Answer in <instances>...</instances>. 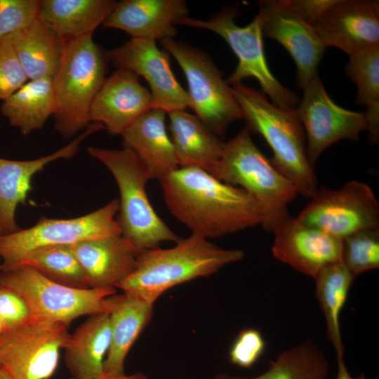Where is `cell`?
Returning a JSON list of instances; mask_svg holds the SVG:
<instances>
[{
  "label": "cell",
  "mask_w": 379,
  "mask_h": 379,
  "mask_svg": "<svg viewBox=\"0 0 379 379\" xmlns=\"http://www.w3.org/2000/svg\"><path fill=\"white\" fill-rule=\"evenodd\" d=\"M96 379H148V378L142 373H137L131 375H126L125 373L116 375H102Z\"/></svg>",
  "instance_id": "cell-40"
},
{
  "label": "cell",
  "mask_w": 379,
  "mask_h": 379,
  "mask_svg": "<svg viewBox=\"0 0 379 379\" xmlns=\"http://www.w3.org/2000/svg\"><path fill=\"white\" fill-rule=\"evenodd\" d=\"M337 374L335 379H366L364 374H360L356 377L351 375L347 369L344 357H337Z\"/></svg>",
  "instance_id": "cell-39"
},
{
  "label": "cell",
  "mask_w": 379,
  "mask_h": 379,
  "mask_svg": "<svg viewBox=\"0 0 379 379\" xmlns=\"http://www.w3.org/2000/svg\"><path fill=\"white\" fill-rule=\"evenodd\" d=\"M166 114L163 109L152 108L121 135L124 147L136 155L150 180L160 182L179 168L173 142L167 133Z\"/></svg>",
  "instance_id": "cell-22"
},
{
  "label": "cell",
  "mask_w": 379,
  "mask_h": 379,
  "mask_svg": "<svg viewBox=\"0 0 379 379\" xmlns=\"http://www.w3.org/2000/svg\"><path fill=\"white\" fill-rule=\"evenodd\" d=\"M152 108L151 93L139 82L138 76L127 69L117 68L106 77L95 95L89 119L101 124L109 134L121 135Z\"/></svg>",
  "instance_id": "cell-18"
},
{
  "label": "cell",
  "mask_w": 379,
  "mask_h": 379,
  "mask_svg": "<svg viewBox=\"0 0 379 379\" xmlns=\"http://www.w3.org/2000/svg\"><path fill=\"white\" fill-rule=\"evenodd\" d=\"M1 259H0V271H1Z\"/></svg>",
  "instance_id": "cell-44"
},
{
  "label": "cell",
  "mask_w": 379,
  "mask_h": 379,
  "mask_svg": "<svg viewBox=\"0 0 379 379\" xmlns=\"http://www.w3.org/2000/svg\"><path fill=\"white\" fill-rule=\"evenodd\" d=\"M0 285L20 295L32 317L68 325L81 316L108 312L109 297L116 293V288L64 286L25 265L1 270Z\"/></svg>",
  "instance_id": "cell-8"
},
{
  "label": "cell",
  "mask_w": 379,
  "mask_h": 379,
  "mask_svg": "<svg viewBox=\"0 0 379 379\" xmlns=\"http://www.w3.org/2000/svg\"><path fill=\"white\" fill-rule=\"evenodd\" d=\"M119 200L85 215L69 219L42 217L32 227L0 235L1 270L18 265L30 251L43 246L75 243L121 234L115 215Z\"/></svg>",
  "instance_id": "cell-10"
},
{
  "label": "cell",
  "mask_w": 379,
  "mask_h": 379,
  "mask_svg": "<svg viewBox=\"0 0 379 379\" xmlns=\"http://www.w3.org/2000/svg\"><path fill=\"white\" fill-rule=\"evenodd\" d=\"M102 129L104 127L101 124L90 123L82 134L70 143L52 154L36 159L18 161L0 158V228L3 234L20 229L15 221L16 208L18 204H25L27 194L32 188V177L48 164L74 156L84 139Z\"/></svg>",
  "instance_id": "cell-19"
},
{
  "label": "cell",
  "mask_w": 379,
  "mask_h": 379,
  "mask_svg": "<svg viewBox=\"0 0 379 379\" xmlns=\"http://www.w3.org/2000/svg\"><path fill=\"white\" fill-rule=\"evenodd\" d=\"M187 16L183 0H123L117 3L102 25L123 30L131 38L160 41L173 38L176 22Z\"/></svg>",
  "instance_id": "cell-21"
},
{
  "label": "cell",
  "mask_w": 379,
  "mask_h": 379,
  "mask_svg": "<svg viewBox=\"0 0 379 379\" xmlns=\"http://www.w3.org/2000/svg\"><path fill=\"white\" fill-rule=\"evenodd\" d=\"M232 92L246 121V128L261 135L273 152L272 165L295 187L298 194L312 198L318 190L306 137L296 109L286 110L269 100L262 92L238 84Z\"/></svg>",
  "instance_id": "cell-3"
},
{
  "label": "cell",
  "mask_w": 379,
  "mask_h": 379,
  "mask_svg": "<svg viewBox=\"0 0 379 379\" xmlns=\"http://www.w3.org/2000/svg\"><path fill=\"white\" fill-rule=\"evenodd\" d=\"M9 36L29 80L55 76L65 51L62 39L39 19Z\"/></svg>",
  "instance_id": "cell-26"
},
{
  "label": "cell",
  "mask_w": 379,
  "mask_h": 379,
  "mask_svg": "<svg viewBox=\"0 0 379 379\" xmlns=\"http://www.w3.org/2000/svg\"><path fill=\"white\" fill-rule=\"evenodd\" d=\"M335 0H291L298 11L312 25Z\"/></svg>",
  "instance_id": "cell-38"
},
{
  "label": "cell",
  "mask_w": 379,
  "mask_h": 379,
  "mask_svg": "<svg viewBox=\"0 0 379 379\" xmlns=\"http://www.w3.org/2000/svg\"><path fill=\"white\" fill-rule=\"evenodd\" d=\"M272 254L313 279L327 265L341 262V240L288 215L272 230Z\"/></svg>",
  "instance_id": "cell-17"
},
{
  "label": "cell",
  "mask_w": 379,
  "mask_h": 379,
  "mask_svg": "<svg viewBox=\"0 0 379 379\" xmlns=\"http://www.w3.org/2000/svg\"><path fill=\"white\" fill-rule=\"evenodd\" d=\"M345 71L357 84L356 102L364 105L369 139L377 143L379 138V45H375L350 56Z\"/></svg>",
  "instance_id": "cell-31"
},
{
  "label": "cell",
  "mask_w": 379,
  "mask_h": 379,
  "mask_svg": "<svg viewBox=\"0 0 379 379\" xmlns=\"http://www.w3.org/2000/svg\"><path fill=\"white\" fill-rule=\"evenodd\" d=\"M314 27L326 48H338L350 56L379 45V1L335 0Z\"/></svg>",
  "instance_id": "cell-16"
},
{
  "label": "cell",
  "mask_w": 379,
  "mask_h": 379,
  "mask_svg": "<svg viewBox=\"0 0 379 379\" xmlns=\"http://www.w3.org/2000/svg\"><path fill=\"white\" fill-rule=\"evenodd\" d=\"M18 265H28L60 284L90 288L86 274L69 245L36 248L28 253Z\"/></svg>",
  "instance_id": "cell-32"
},
{
  "label": "cell",
  "mask_w": 379,
  "mask_h": 379,
  "mask_svg": "<svg viewBox=\"0 0 379 379\" xmlns=\"http://www.w3.org/2000/svg\"><path fill=\"white\" fill-rule=\"evenodd\" d=\"M40 0H0V39L39 19Z\"/></svg>",
  "instance_id": "cell-34"
},
{
  "label": "cell",
  "mask_w": 379,
  "mask_h": 379,
  "mask_svg": "<svg viewBox=\"0 0 379 379\" xmlns=\"http://www.w3.org/2000/svg\"><path fill=\"white\" fill-rule=\"evenodd\" d=\"M176 60L188 86L190 108L214 133L224 137L232 122L244 119L231 86L204 52L173 38L160 41Z\"/></svg>",
  "instance_id": "cell-9"
},
{
  "label": "cell",
  "mask_w": 379,
  "mask_h": 379,
  "mask_svg": "<svg viewBox=\"0 0 379 379\" xmlns=\"http://www.w3.org/2000/svg\"><path fill=\"white\" fill-rule=\"evenodd\" d=\"M237 14L236 8L229 7L206 20L187 16L178 20L175 25L210 30L225 39L238 59L234 71L225 80L228 85L241 84L246 78H254L262 93L274 105L286 110L296 109L298 96L284 87L268 67L258 17L247 25L241 27L235 22Z\"/></svg>",
  "instance_id": "cell-7"
},
{
  "label": "cell",
  "mask_w": 379,
  "mask_h": 379,
  "mask_svg": "<svg viewBox=\"0 0 379 379\" xmlns=\"http://www.w3.org/2000/svg\"><path fill=\"white\" fill-rule=\"evenodd\" d=\"M28 81L10 36L0 39V100H6Z\"/></svg>",
  "instance_id": "cell-35"
},
{
  "label": "cell",
  "mask_w": 379,
  "mask_h": 379,
  "mask_svg": "<svg viewBox=\"0 0 379 379\" xmlns=\"http://www.w3.org/2000/svg\"><path fill=\"white\" fill-rule=\"evenodd\" d=\"M83 267L90 288H116L134 271L140 253L121 234L69 245Z\"/></svg>",
  "instance_id": "cell-20"
},
{
  "label": "cell",
  "mask_w": 379,
  "mask_h": 379,
  "mask_svg": "<svg viewBox=\"0 0 379 379\" xmlns=\"http://www.w3.org/2000/svg\"><path fill=\"white\" fill-rule=\"evenodd\" d=\"M68 324L32 317L0 334V368L14 379H49L70 334Z\"/></svg>",
  "instance_id": "cell-11"
},
{
  "label": "cell",
  "mask_w": 379,
  "mask_h": 379,
  "mask_svg": "<svg viewBox=\"0 0 379 379\" xmlns=\"http://www.w3.org/2000/svg\"><path fill=\"white\" fill-rule=\"evenodd\" d=\"M32 317L23 298L14 291L0 285V319L6 329L20 326Z\"/></svg>",
  "instance_id": "cell-37"
},
{
  "label": "cell",
  "mask_w": 379,
  "mask_h": 379,
  "mask_svg": "<svg viewBox=\"0 0 379 379\" xmlns=\"http://www.w3.org/2000/svg\"><path fill=\"white\" fill-rule=\"evenodd\" d=\"M106 54L117 68L127 69L146 80L150 88L152 108L169 113L190 107L187 92L171 69L169 53L159 49L156 41L131 38Z\"/></svg>",
  "instance_id": "cell-15"
},
{
  "label": "cell",
  "mask_w": 379,
  "mask_h": 379,
  "mask_svg": "<svg viewBox=\"0 0 379 379\" xmlns=\"http://www.w3.org/2000/svg\"><path fill=\"white\" fill-rule=\"evenodd\" d=\"M88 154L111 172L119 187V216L121 235L140 252L159 248L161 242L180 238L160 218L146 192L150 180L147 171L129 149H109L88 147Z\"/></svg>",
  "instance_id": "cell-5"
},
{
  "label": "cell",
  "mask_w": 379,
  "mask_h": 379,
  "mask_svg": "<svg viewBox=\"0 0 379 379\" xmlns=\"http://www.w3.org/2000/svg\"><path fill=\"white\" fill-rule=\"evenodd\" d=\"M111 340L108 312L92 315L71 334L63 348L68 371L75 379H96L103 375Z\"/></svg>",
  "instance_id": "cell-25"
},
{
  "label": "cell",
  "mask_w": 379,
  "mask_h": 379,
  "mask_svg": "<svg viewBox=\"0 0 379 379\" xmlns=\"http://www.w3.org/2000/svg\"><path fill=\"white\" fill-rule=\"evenodd\" d=\"M354 278L342 262L327 265L314 278L315 295L325 318L327 337L336 357H344L340 316Z\"/></svg>",
  "instance_id": "cell-29"
},
{
  "label": "cell",
  "mask_w": 379,
  "mask_h": 379,
  "mask_svg": "<svg viewBox=\"0 0 379 379\" xmlns=\"http://www.w3.org/2000/svg\"><path fill=\"white\" fill-rule=\"evenodd\" d=\"M65 42L62 62L52 84L55 128L68 138L90 124L91 105L106 79L108 58L93 35Z\"/></svg>",
  "instance_id": "cell-6"
},
{
  "label": "cell",
  "mask_w": 379,
  "mask_h": 379,
  "mask_svg": "<svg viewBox=\"0 0 379 379\" xmlns=\"http://www.w3.org/2000/svg\"><path fill=\"white\" fill-rule=\"evenodd\" d=\"M168 114L178 167L198 168L215 178L225 142L195 114L185 109Z\"/></svg>",
  "instance_id": "cell-23"
},
{
  "label": "cell",
  "mask_w": 379,
  "mask_h": 379,
  "mask_svg": "<svg viewBox=\"0 0 379 379\" xmlns=\"http://www.w3.org/2000/svg\"><path fill=\"white\" fill-rule=\"evenodd\" d=\"M152 307L129 293L109 297L110 346L104 363L103 375L124 373V362L130 349L149 321Z\"/></svg>",
  "instance_id": "cell-24"
},
{
  "label": "cell",
  "mask_w": 379,
  "mask_h": 379,
  "mask_svg": "<svg viewBox=\"0 0 379 379\" xmlns=\"http://www.w3.org/2000/svg\"><path fill=\"white\" fill-rule=\"evenodd\" d=\"M0 379H14L8 372L0 368Z\"/></svg>",
  "instance_id": "cell-41"
},
{
  "label": "cell",
  "mask_w": 379,
  "mask_h": 379,
  "mask_svg": "<svg viewBox=\"0 0 379 379\" xmlns=\"http://www.w3.org/2000/svg\"><path fill=\"white\" fill-rule=\"evenodd\" d=\"M117 3L114 0H40L39 19L67 41L93 35Z\"/></svg>",
  "instance_id": "cell-27"
},
{
  "label": "cell",
  "mask_w": 379,
  "mask_h": 379,
  "mask_svg": "<svg viewBox=\"0 0 379 379\" xmlns=\"http://www.w3.org/2000/svg\"><path fill=\"white\" fill-rule=\"evenodd\" d=\"M1 234H3V232H2V231H1V230L0 228V235H1Z\"/></svg>",
  "instance_id": "cell-43"
},
{
  "label": "cell",
  "mask_w": 379,
  "mask_h": 379,
  "mask_svg": "<svg viewBox=\"0 0 379 379\" xmlns=\"http://www.w3.org/2000/svg\"><path fill=\"white\" fill-rule=\"evenodd\" d=\"M5 330L6 328L0 319V334L2 333Z\"/></svg>",
  "instance_id": "cell-42"
},
{
  "label": "cell",
  "mask_w": 379,
  "mask_h": 379,
  "mask_svg": "<svg viewBox=\"0 0 379 379\" xmlns=\"http://www.w3.org/2000/svg\"><path fill=\"white\" fill-rule=\"evenodd\" d=\"M262 36L280 43L293 59L299 88L317 74V66L326 48L314 27L298 11L291 0L258 1Z\"/></svg>",
  "instance_id": "cell-14"
},
{
  "label": "cell",
  "mask_w": 379,
  "mask_h": 379,
  "mask_svg": "<svg viewBox=\"0 0 379 379\" xmlns=\"http://www.w3.org/2000/svg\"><path fill=\"white\" fill-rule=\"evenodd\" d=\"M303 96L296 108L303 126L307 153L312 166L329 146L340 140H358L367 130L364 113L344 109L328 96L318 75L303 87Z\"/></svg>",
  "instance_id": "cell-13"
},
{
  "label": "cell",
  "mask_w": 379,
  "mask_h": 379,
  "mask_svg": "<svg viewBox=\"0 0 379 379\" xmlns=\"http://www.w3.org/2000/svg\"><path fill=\"white\" fill-rule=\"evenodd\" d=\"M244 256L241 250L222 248L192 234L172 248L140 252L134 271L117 288L153 305L169 288L213 274Z\"/></svg>",
  "instance_id": "cell-2"
},
{
  "label": "cell",
  "mask_w": 379,
  "mask_h": 379,
  "mask_svg": "<svg viewBox=\"0 0 379 379\" xmlns=\"http://www.w3.org/2000/svg\"><path fill=\"white\" fill-rule=\"evenodd\" d=\"M328 360L314 343L307 340L281 352L262 373L247 378L225 374L214 379H328Z\"/></svg>",
  "instance_id": "cell-30"
},
{
  "label": "cell",
  "mask_w": 379,
  "mask_h": 379,
  "mask_svg": "<svg viewBox=\"0 0 379 379\" xmlns=\"http://www.w3.org/2000/svg\"><path fill=\"white\" fill-rule=\"evenodd\" d=\"M215 178L239 185L258 204L267 231L286 218L288 206L298 192L293 184L281 173L260 151L244 128L225 142Z\"/></svg>",
  "instance_id": "cell-4"
},
{
  "label": "cell",
  "mask_w": 379,
  "mask_h": 379,
  "mask_svg": "<svg viewBox=\"0 0 379 379\" xmlns=\"http://www.w3.org/2000/svg\"><path fill=\"white\" fill-rule=\"evenodd\" d=\"M55 100L52 79L29 80L5 100L1 112L23 135L41 128L53 116Z\"/></svg>",
  "instance_id": "cell-28"
},
{
  "label": "cell",
  "mask_w": 379,
  "mask_h": 379,
  "mask_svg": "<svg viewBox=\"0 0 379 379\" xmlns=\"http://www.w3.org/2000/svg\"><path fill=\"white\" fill-rule=\"evenodd\" d=\"M341 242V262L354 277L379 267V227L358 231Z\"/></svg>",
  "instance_id": "cell-33"
},
{
  "label": "cell",
  "mask_w": 379,
  "mask_h": 379,
  "mask_svg": "<svg viewBox=\"0 0 379 379\" xmlns=\"http://www.w3.org/2000/svg\"><path fill=\"white\" fill-rule=\"evenodd\" d=\"M265 349V341L261 333L255 328L241 330L233 342L229 357L230 361L239 367L251 368Z\"/></svg>",
  "instance_id": "cell-36"
},
{
  "label": "cell",
  "mask_w": 379,
  "mask_h": 379,
  "mask_svg": "<svg viewBox=\"0 0 379 379\" xmlns=\"http://www.w3.org/2000/svg\"><path fill=\"white\" fill-rule=\"evenodd\" d=\"M171 213L192 234L216 238L261 225L262 213L242 189L195 167H179L161 182Z\"/></svg>",
  "instance_id": "cell-1"
},
{
  "label": "cell",
  "mask_w": 379,
  "mask_h": 379,
  "mask_svg": "<svg viewBox=\"0 0 379 379\" xmlns=\"http://www.w3.org/2000/svg\"><path fill=\"white\" fill-rule=\"evenodd\" d=\"M297 218L342 240L379 227V204L367 184L351 180L338 189H318Z\"/></svg>",
  "instance_id": "cell-12"
}]
</instances>
